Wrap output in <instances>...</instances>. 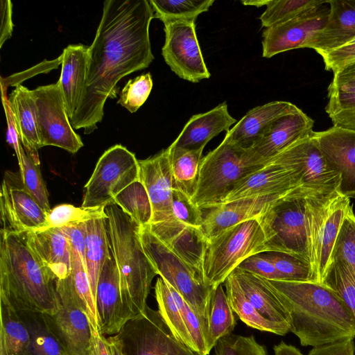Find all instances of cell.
I'll use <instances>...</instances> for the list:
<instances>
[{
	"instance_id": "obj_60",
	"label": "cell",
	"mask_w": 355,
	"mask_h": 355,
	"mask_svg": "<svg viewBox=\"0 0 355 355\" xmlns=\"http://www.w3.org/2000/svg\"><path fill=\"white\" fill-rule=\"evenodd\" d=\"M273 349L275 355H304L297 347L283 341L275 345Z\"/></svg>"
},
{
	"instance_id": "obj_7",
	"label": "cell",
	"mask_w": 355,
	"mask_h": 355,
	"mask_svg": "<svg viewBox=\"0 0 355 355\" xmlns=\"http://www.w3.org/2000/svg\"><path fill=\"white\" fill-rule=\"evenodd\" d=\"M139 236L157 274L182 296L208 331L209 307L214 289L206 284L200 271L173 252L150 232L148 225L140 227Z\"/></svg>"
},
{
	"instance_id": "obj_56",
	"label": "cell",
	"mask_w": 355,
	"mask_h": 355,
	"mask_svg": "<svg viewBox=\"0 0 355 355\" xmlns=\"http://www.w3.org/2000/svg\"><path fill=\"white\" fill-rule=\"evenodd\" d=\"M329 116L333 122V126L355 131V99L343 103Z\"/></svg>"
},
{
	"instance_id": "obj_4",
	"label": "cell",
	"mask_w": 355,
	"mask_h": 355,
	"mask_svg": "<svg viewBox=\"0 0 355 355\" xmlns=\"http://www.w3.org/2000/svg\"><path fill=\"white\" fill-rule=\"evenodd\" d=\"M105 211L110 248L129 321L146 313L152 281L157 274L142 247L140 226L114 202L105 206Z\"/></svg>"
},
{
	"instance_id": "obj_47",
	"label": "cell",
	"mask_w": 355,
	"mask_h": 355,
	"mask_svg": "<svg viewBox=\"0 0 355 355\" xmlns=\"http://www.w3.org/2000/svg\"><path fill=\"white\" fill-rule=\"evenodd\" d=\"M284 280L313 282V272L311 265L291 254L279 252H265Z\"/></svg>"
},
{
	"instance_id": "obj_25",
	"label": "cell",
	"mask_w": 355,
	"mask_h": 355,
	"mask_svg": "<svg viewBox=\"0 0 355 355\" xmlns=\"http://www.w3.org/2000/svg\"><path fill=\"white\" fill-rule=\"evenodd\" d=\"M236 122L223 102L209 111L192 116L170 146L186 150L204 149L211 139L221 132H227Z\"/></svg>"
},
{
	"instance_id": "obj_22",
	"label": "cell",
	"mask_w": 355,
	"mask_h": 355,
	"mask_svg": "<svg viewBox=\"0 0 355 355\" xmlns=\"http://www.w3.org/2000/svg\"><path fill=\"white\" fill-rule=\"evenodd\" d=\"M288 193L241 198L202 209L206 211L203 214L202 232L206 239H209L230 227L257 218Z\"/></svg>"
},
{
	"instance_id": "obj_24",
	"label": "cell",
	"mask_w": 355,
	"mask_h": 355,
	"mask_svg": "<svg viewBox=\"0 0 355 355\" xmlns=\"http://www.w3.org/2000/svg\"><path fill=\"white\" fill-rule=\"evenodd\" d=\"M300 110L294 104L282 101L255 107L230 129L225 139L243 149L249 150L276 120Z\"/></svg>"
},
{
	"instance_id": "obj_10",
	"label": "cell",
	"mask_w": 355,
	"mask_h": 355,
	"mask_svg": "<svg viewBox=\"0 0 355 355\" xmlns=\"http://www.w3.org/2000/svg\"><path fill=\"white\" fill-rule=\"evenodd\" d=\"M125 355H200L173 336L159 312L146 313L129 320L117 334Z\"/></svg>"
},
{
	"instance_id": "obj_40",
	"label": "cell",
	"mask_w": 355,
	"mask_h": 355,
	"mask_svg": "<svg viewBox=\"0 0 355 355\" xmlns=\"http://www.w3.org/2000/svg\"><path fill=\"white\" fill-rule=\"evenodd\" d=\"M113 202L140 227L150 224L153 216L151 203L144 186L139 180L121 191L114 198Z\"/></svg>"
},
{
	"instance_id": "obj_54",
	"label": "cell",
	"mask_w": 355,
	"mask_h": 355,
	"mask_svg": "<svg viewBox=\"0 0 355 355\" xmlns=\"http://www.w3.org/2000/svg\"><path fill=\"white\" fill-rule=\"evenodd\" d=\"M62 63V57L60 55L58 58L47 61L44 60L40 64L32 67L31 69L21 73L14 74L7 78H1V92H6L8 85L18 86L20 83L26 78L41 73H48L49 71L58 68Z\"/></svg>"
},
{
	"instance_id": "obj_6",
	"label": "cell",
	"mask_w": 355,
	"mask_h": 355,
	"mask_svg": "<svg viewBox=\"0 0 355 355\" xmlns=\"http://www.w3.org/2000/svg\"><path fill=\"white\" fill-rule=\"evenodd\" d=\"M265 164L254 162L248 150L224 138L200 162L191 200L201 209L221 205L246 176Z\"/></svg>"
},
{
	"instance_id": "obj_57",
	"label": "cell",
	"mask_w": 355,
	"mask_h": 355,
	"mask_svg": "<svg viewBox=\"0 0 355 355\" xmlns=\"http://www.w3.org/2000/svg\"><path fill=\"white\" fill-rule=\"evenodd\" d=\"M354 338L313 347L307 355H354Z\"/></svg>"
},
{
	"instance_id": "obj_20",
	"label": "cell",
	"mask_w": 355,
	"mask_h": 355,
	"mask_svg": "<svg viewBox=\"0 0 355 355\" xmlns=\"http://www.w3.org/2000/svg\"><path fill=\"white\" fill-rule=\"evenodd\" d=\"M314 121L301 110L276 120L249 152L257 163L266 164L294 143L311 137Z\"/></svg>"
},
{
	"instance_id": "obj_45",
	"label": "cell",
	"mask_w": 355,
	"mask_h": 355,
	"mask_svg": "<svg viewBox=\"0 0 355 355\" xmlns=\"http://www.w3.org/2000/svg\"><path fill=\"white\" fill-rule=\"evenodd\" d=\"M328 87L329 102L325 107L329 114L336 112L343 103L355 99V60L337 71Z\"/></svg>"
},
{
	"instance_id": "obj_34",
	"label": "cell",
	"mask_w": 355,
	"mask_h": 355,
	"mask_svg": "<svg viewBox=\"0 0 355 355\" xmlns=\"http://www.w3.org/2000/svg\"><path fill=\"white\" fill-rule=\"evenodd\" d=\"M158 311L175 338L192 351L193 345L185 322L183 304L184 299L161 277L155 286Z\"/></svg>"
},
{
	"instance_id": "obj_26",
	"label": "cell",
	"mask_w": 355,
	"mask_h": 355,
	"mask_svg": "<svg viewBox=\"0 0 355 355\" xmlns=\"http://www.w3.org/2000/svg\"><path fill=\"white\" fill-rule=\"evenodd\" d=\"M232 273L256 310L268 320L290 332L288 311L268 281L239 268Z\"/></svg>"
},
{
	"instance_id": "obj_49",
	"label": "cell",
	"mask_w": 355,
	"mask_h": 355,
	"mask_svg": "<svg viewBox=\"0 0 355 355\" xmlns=\"http://www.w3.org/2000/svg\"><path fill=\"white\" fill-rule=\"evenodd\" d=\"M152 88L153 80L150 73L130 79L122 89L117 103L134 113L146 102Z\"/></svg>"
},
{
	"instance_id": "obj_13",
	"label": "cell",
	"mask_w": 355,
	"mask_h": 355,
	"mask_svg": "<svg viewBox=\"0 0 355 355\" xmlns=\"http://www.w3.org/2000/svg\"><path fill=\"white\" fill-rule=\"evenodd\" d=\"M59 308L46 315L54 332L70 355H89L92 334L89 318L67 278L58 279Z\"/></svg>"
},
{
	"instance_id": "obj_29",
	"label": "cell",
	"mask_w": 355,
	"mask_h": 355,
	"mask_svg": "<svg viewBox=\"0 0 355 355\" xmlns=\"http://www.w3.org/2000/svg\"><path fill=\"white\" fill-rule=\"evenodd\" d=\"M62 69L58 83L69 121L73 118L85 86L89 60V47L69 44L60 55Z\"/></svg>"
},
{
	"instance_id": "obj_48",
	"label": "cell",
	"mask_w": 355,
	"mask_h": 355,
	"mask_svg": "<svg viewBox=\"0 0 355 355\" xmlns=\"http://www.w3.org/2000/svg\"><path fill=\"white\" fill-rule=\"evenodd\" d=\"M346 263L355 274V216L352 205L342 224L335 245L333 259Z\"/></svg>"
},
{
	"instance_id": "obj_46",
	"label": "cell",
	"mask_w": 355,
	"mask_h": 355,
	"mask_svg": "<svg viewBox=\"0 0 355 355\" xmlns=\"http://www.w3.org/2000/svg\"><path fill=\"white\" fill-rule=\"evenodd\" d=\"M21 156L19 172L24 187L38 205L48 213L51 209L49 193L40 172V165L33 161L23 146L21 148Z\"/></svg>"
},
{
	"instance_id": "obj_23",
	"label": "cell",
	"mask_w": 355,
	"mask_h": 355,
	"mask_svg": "<svg viewBox=\"0 0 355 355\" xmlns=\"http://www.w3.org/2000/svg\"><path fill=\"white\" fill-rule=\"evenodd\" d=\"M148 227L173 252L202 273L207 239L200 227L186 225L176 219L152 223Z\"/></svg>"
},
{
	"instance_id": "obj_55",
	"label": "cell",
	"mask_w": 355,
	"mask_h": 355,
	"mask_svg": "<svg viewBox=\"0 0 355 355\" xmlns=\"http://www.w3.org/2000/svg\"><path fill=\"white\" fill-rule=\"evenodd\" d=\"M5 93L6 92H1V100L7 121L6 141L15 150L19 166H20L21 165V148L22 146L20 144L21 141L15 123V119L9 106L8 98H7Z\"/></svg>"
},
{
	"instance_id": "obj_21",
	"label": "cell",
	"mask_w": 355,
	"mask_h": 355,
	"mask_svg": "<svg viewBox=\"0 0 355 355\" xmlns=\"http://www.w3.org/2000/svg\"><path fill=\"white\" fill-rule=\"evenodd\" d=\"M95 304L100 333L106 337L118 334L128 320L122 302L119 271L112 252L100 272Z\"/></svg>"
},
{
	"instance_id": "obj_19",
	"label": "cell",
	"mask_w": 355,
	"mask_h": 355,
	"mask_svg": "<svg viewBox=\"0 0 355 355\" xmlns=\"http://www.w3.org/2000/svg\"><path fill=\"white\" fill-rule=\"evenodd\" d=\"M313 138L326 160L341 175L339 192L355 198V131L333 126Z\"/></svg>"
},
{
	"instance_id": "obj_37",
	"label": "cell",
	"mask_w": 355,
	"mask_h": 355,
	"mask_svg": "<svg viewBox=\"0 0 355 355\" xmlns=\"http://www.w3.org/2000/svg\"><path fill=\"white\" fill-rule=\"evenodd\" d=\"M19 313L30 333L33 355H70L54 332L46 314Z\"/></svg>"
},
{
	"instance_id": "obj_36",
	"label": "cell",
	"mask_w": 355,
	"mask_h": 355,
	"mask_svg": "<svg viewBox=\"0 0 355 355\" xmlns=\"http://www.w3.org/2000/svg\"><path fill=\"white\" fill-rule=\"evenodd\" d=\"M173 178V189H177L191 198L198 178L203 149L186 150L168 147Z\"/></svg>"
},
{
	"instance_id": "obj_35",
	"label": "cell",
	"mask_w": 355,
	"mask_h": 355,
	"mask_svg": "<svg viewBox=\"0 0 355 355\" xmlns=\"http://www.w3.org/2000/svg\"><path fill=\"white\" fill-rule=\"evenodd\" d=\"M223 284L230 306L234 313L243 322L251 328L279 336H284L288 333L282 327L263 318L256 310L244 294L232 272Z\"/></svg>"
},
{
	"instance_id": "obj_59",
	"label": "cell",
	"mask_w": 355,
	"mask_h": 355,
	"mask_svg": "<svg viewBox=\"0 0 355 355\" xmlns=\"http://www.w3.org/2000/svg\"><path fill=\"white\" fill-rule=\"evenodd\" d=\"M89 355H112L107 337L100 332L92 334Z\"/></svg>"
},
{
	"instance_id": "obj_58",
	"label": "cell",
	"mask_w": 355,
	"mask_h": 355,
	"mask_svg": "<svg viewBox=\"0 0 355 355\" xmlns=\"http://www.w3.org/2000/svg\"><path fill=\"white\" fill-rule=\"evenodd\" d=\"M0 47L12 36L13 24L12 20V4L9 0H1Z\"/></svg>"
},
{
	"instance_id": "obj_9",
	"label": "cell",
	"mask_w": 355,
	"mask_h": 355,
	"mask_svg": "<svg viewBox=\"0 0 355 355\" xmlns=\"http://www.w3.org/2000/svg\"><path fill=\"white\" fill-rule=\"evenodd\" d=\"M137 180L139 164L135 155L122 145H114L98 159L85 186L81 207L107 206L121 191Z\"/></svg>"
},
{
	"instance_id": "obj_41",
	"label": "cell",
	"mask_w": 355,
	"mask_h": 355,
	"mask_svg": "<svg viewBox=\"0 0 355 355\" xmlns=\"http://www.w3.org/2000/svg\"><path fill=\"white\" fill-rule=\"evenodd\" d=\"M154 18L163 24L174 20L196 21L198 16L209 10L214 0H150Z\"/></svg>"
},
{
	"instance_id": "obj_43",
	"label": "cell",
	"mask_w": 355,
	"mask_h": 355,
	"mask_svg": "<svg viewBox=\"0 0 355 355\" xmlns=\"http://www.w3.org/2000/svg\"><path fill=\"white\" fill-rule=\"evenodd\" d=\"M105 208V206L78 207L69 204L57 205L47 213L46 224L43 229L60 228L94 219L107 218Z\"/></svg>"
},
{
	"instance_id": "obj_61",
	"label": "cell",
	"mask_w": 355,
	"mask_h": 355,
	"mask_svg": "<svg viewBox=\"0 0 355 355\" xmlns=\"http://www.w3.org/2000/svg\"><path fill=\"white\" fill-rule=\"evenodd\" d=\"M107 340L112 355H125L121 339L117 334L107 336Z\"/></svg>"
},
{
	"instance_id": "obj_30",
	"label": "cell",
	"mask_w": 355,
	"mask_h": 355,
	"mask_svg": "<svg viewBox=\"0 0 355 355\" xmlns=\"http://www.w3.org/2000/svg\"><path fill=\"white\" fill-rule=\"evenodd\" d=\"M8 103L21 144L33 161L40 165L41 146L37 121L35 98L33 90L19 85L11 92Z\"/></svg>"
},
{
	"instance_id": "obj_31",
	"label": "cell",
	"mask_w": 355,
	"mask_h": 355,
	"mask_svg": "<svg viewBox=\"0 0 355 355\" xmlns=\"http://www.w3.org/2000/svg\"><path fill=\"white\" fill-rule=\"evenodd\" d=\"M352 207L349 198L340 194L334 200L320 230L315 254L314 282L321 284L333 261L336 240Z\"/></svg>"
},
{
	"instance_id": "obj_32",
	"label": "cell",
	"mask_w": 355,
	"mask_h": 355,
	"mask_svg": "<svg viewBox=\"0 0 355 355\" xmlns=\"http://www.w3.org/2000/svg\"><path fill=\"white\" fill-rule=\"evenodd\" d=\"M0 355H33L28 329L19 311L0 297Z\"/></svg>"
},
{
	"instance_id": "obj_2",
	"label": "cell",
	"mask_w": 355,
	"mask_h": 355,
	"mask_svg": "<svg viewBox=\"0 0 355 355\" xmlns=\"http://www.w3.org/2000/svg\"><path fill=\"white\" fill-rule=\"evenodd\" d=\"M288 311L290 332L302 346L355 338V318L337 293L315 282L268 280Z\"/></svg>"
},
{
	"instance_id": "obj_52",
	"label": "cell",
	"mask_w": 355,
	"mask_h": 355,
	"mask_svg": "<svg viewBox=\"0 0 355 355\" xmlns=\"http://www.w3.org/2000/svg\"><path fill=\"white\" fill-rule=\"evenodd\" d=\"M237 268L268 280H284L283 277L264 252L248 257Z\"/></svg>"
},
{
	"instance_id": "obj_11",
	"label": "cell",
	"mask_w": 355,
	"mask_h": 355,
	"mask_svg": "<svg viewBox=\"0 0 355 355\" xmlns=\"http://www.w3.org/2000/svg\"><path fill=\"white\" fill-rule=\"evenodd\" d=\"M33 92L41 146L77 153L83 143L70 123L59 83L37 87Z\"/></svg>"
},
{
	"instance_id": "obj_18",
	"label": "cell",
	"mask_w": 355,
	"mask_h": 355,
	"mask_svg": "<svg viewBox=\"0 0 355 355\" xmlns=\"http://www.w3.org/2000/svg\"><path fill=\"white\" fill-rule=\"evenodd\" d=\"M301 186L304 185L298 167L270 161L244 178L223 203L245 198L286 193Z\"/></svg>"
},
{
	"instance_id": "obj_17",
	"label": "cell",
	"mask_w": 355,
	"mask_h": 355,
	"mask_svg": "<svg viewBox=\"0 0 355 355\" xmlns=\"http://www.w3.org/2000/svg\"><path fill=\"white\" fill-rule=\"evenodd\" d=\"M139 181L152 206L150 224L175 219L173 211V178L168 148L139 160Z\"/></svg>"
},
{
	"instance_id": "obj_12",
	"label": "cell",
	"mask_w": 355,
	"mask_h": 355,
	"mask_svg": "<svg viewBox=\"0 0 355 355\" xmlns=\"http://www.w3.org/2000/svg\"><path fill=\"white\" fill-rule=\"evenodd\" d=\"M165 41L162 54L165 62L180 78L198 83L211 74L199 45L195 21L174 20L164 23Z\"/></svg>"
},
{
	"instance_id": "obj_14",
	"label": "cell",
	"mask_w": 355,
	"mask_h": 355,
	"mask_svg": "<svg viewBox=\"0 0 355 355\" xmlns=\"http://www.w3.org/2000/svg\"><path fill=\"white\" fill-rule=\"evenodd\" d=\"M1 231L21 234L43 229L47 213L24 187L20 172L6 171L0 191Z\"/></svg>"
},
{
	"instance_id": "obj_16",
	"label": "cell",
	"mask_w": 355,
	"mask_h": 355,
	"mask_svg": "<svg viewBox=\"0 0 355 355\" xmlns=\"http://www.w3.org/2000/svg\"><path fill=\"white\" fill-rule=\"evenodd\" d=\"M270 161L298 167L306 188L327 193L339 191L340 173L326 160L313 135L297 141Z\"/></svg>"
},
{
	"instance_id": "obj_27",
	"label": "cell",
	"mask_w": 355,
	"mask_h": 355,
	"mask_svg": "<svg viewBox=\"0 0 355 355\" xmlns=\"http://www.w3.org/2000/svg\"><path fill=\"white\" fill-rule=\"evenodd\" d=\"M329 4V14L325 26L308 46L320 55L355 39V0H331Z\"/></svg>"
},
{
	"instance_id": "obj_39",
	"label": "cell",
	"mask_w": 355,
	"mask_h": 355,
	"mask_svg": "<svg viewBox=\"0 0 355 355\" xmlns=\"http://www.w3.org/2000/svg\"><path fill=\"white\" fill-rule=\"evenodd\" d=\"M66 278L89 318L92 334L100 332L95 300L87 274L85 262L79 254L72 250L71 271Z\"/></svg>"
},
{
	"instance_id": "obj_5",
	"label": "cell",
	"mask_w": 355,
	"mask_h": 355,
	"mask_svg": "<svg viewBox=\"0 0 355 355\" xmlns=\"http://www.w3.org/2000/svg\"><path fill=\"white\" fill-rule=\"evenodd\" d=\"M320 192L322 191L299 187L257 218L265 235L266 252L286 253L311 265L309 216L313 200Z\"/></svg>"
},
{
	"instance_id": "obj_33",
	"label": "cell",
	"mask_w": 355,
	"mask_h": 355,
	"mask_svg": "<svg viewBox=\"0 0 355 355\" xmlns=\"http://www.w3.org/2000/svg\"><path fill=\"white\" fill-rule=\"evenodd\" d=\"M107 218L94 219L85 223V260L94 300L100 272L112 252Z\"/></svg>"
},
{
	"instance_id": "obj_50",
	"label": "cell",
	"mask_w": 355,
	"mask_h": 355,
	"mask_svg": "<svg viewBox=\"0 0 355 355\" xmlns=\"http://www.w3.org/2000/svg\"><path fill=\"white\" fill-rule=\"evenodd\" d=\"M215 355H268L266 347L254 336L230 334L220 338L214 347Z\"/></svg>"
},
{
	"instance_id": "obj_51",
	"label": "cell",
	"mask_w": 355,
	"mask_h": 355,
	"mask_svg": "<svg viewBox=\"0 0 355 355\" xmlns=\"http://www.w3.org/2000/svg\"><path fill=\"white\" fill-rule=\"evenodd\" d=\"M173 211L176 220L190 226L201 227L203 213L191 198L179 189H173Z\"/></svg>"
},
{
	"instance_id": "obj_62",
	"label": "cell",
	"mask_w": 355,
	"mask_h": 355,
	"mask_svg": "<svg viewBox=\"0 0 355 355\" xmlns=\"http://www.w3.org/2000/svg\"><path fill=\"white\" fill-rule=\"evenodd\" d=\"M241 2L245 6H253L259 8L263 6H266V0H246L242 1Z\"/></svg>"
},
{
	"instance_id": "obj_44",
	"label": "cell",
	"mask_w": 355,
	"mask_h": 355,
	"mask_svg": "<svg viewBox=\"0 0 355 355\" xmlns=\"http://www.w3.org/2000/svg\"><path fill=\"white\" fill-rule=\"evenodd\" d=\"M321 284L337 293L355 318V274L352 270L334 259Z\"/></svg>"
},
{
	"instance_id": "obj_53",
	"label": "cell",
	"mask_w": 355,
	"mask_h": 355,
	"mask_svg": "<svg viewBox=\"0 0 355 355\" xmlns=\"http://www.w3.org/2000/svg\"><path fill=\"white\" fill-rule=\"evenodd\" d=\"M325 69L334 73L347 64L355 60V39L346 45L320 55Z\"/></svg>"
},
{
	"instance_id": "obj_8",
	"label": "cell",
	"mask_w": 355,
	"mask_h": 355,
	"mask_svg": "<svg viewBox=\"0 0 355 355\" xmlns=\"http://www.w3.org/2000/svg\"><path fill=\"white\" fill-rule=\"evenodd\" d=\"M266 239L257 218L230 227L207 239L202 273L215 289L248 257L266 252Z\"/></svg>"
},
{
	"instance_id": "obj_28",
	"label": "cell",
	"mask_w": 355,
	"mask_h": 355,
	"mask_svg": "<svg viewBox=\"0 0 355 355\" xmlns=\"http://www.w3.org/2000/svg\"><path fill=\"white\" fill-rule=\"evenodd\" d=\"M27 243L58 279L71 271V250L61 228H46L25 232Z\"/></svg>"
},
{
	"instance_id": "obj_38",
	"label": "cell",
	"mask_w": 355,
	"mask_h": 355,
	"mask_svg": "<svg viewBox=\"0 0 355 355\" xmlns=\"http://www.w3.org/2000/svg\"><path fill=\"white\" fill-rule=\"evenodd\" d=\"M234 311L229 302L223 284L214 291L209 314L208 348H214L218 340L232 334L236 326Z\"/></svg>"
},
{
	"instance_id": "obj_42",
	"label": "cell",
	"mask_w": 355,
	"mask_h": 355,
	"mask_svg": "<svg viewBox=\"0 0 355 355\" xmlns=\"http://www.w3.org/2000/svg\"><path fill=\"white\" fill-rule=\"evenodd\" d=\"M326 1L317 0H266V10L259 19L262 27L268 28L292 19L318 7Z\"/></svg>"
},
{
	"instance_id": "obj_3",
	"label": "cell",
	"mask_w": 355,
	"mask_h": 355,
	"mask_svg": "<svg viewBox=\"0 0 355 355\" xmlns=\"http://www.w3.org/2000/svg\"><path fill=\"white\" fill-rule=\"evenodd\" d=\"M58 279L28 246L25 233H0V297L18 311L54 314Z\"/></svg>"
},
{
	"instance_id": "obj_63",
	"label": "cell",
	"mask_w": 355,
	"mask_h": 355,
	"mask_svg": "<svg viewBox=\"0 0 355 355\" xmlns=\"http://www.w3.org/2000/svg\"><path fill=\"white\" fill-rule=\"evenodd\" d=\"M354 216H355V213H354Z\"/></svg>"
},
{
	"instance_id": "obj_15",
	"label": "cell",
	"mask_w": 355,
	"mask_h": 355,
	"mask_svg": "<svg viewBox=\"0 0 355 355\" xmlns=\"http://www.w3.org/2000/svg\"><path fill=\"white\" fill-rule=\"evenodd\" d=\"M329 14V1H326L292 19L265 28L262 33V56L270 58L287 51L308 48L325 26Z\"/></svg>"
},
{
	"instance_id": "obj_1",
	"label": "cell",
	"mask_w": 355,
	"mask_h": 355,
	"mask_svg": "<svg viewBox=\"0 0 355 355\" xmlns=\"http://www.w3.org/2000/svg\"><path fill=\"white\" fill-rule=\"evenodd\" d=\"M154 18L147 0H107L95 37L89 46L85 89L73 118V129L90 134L102 121L107 98H115L118 82L147 68L154 60L149 27Z\"/></svg>"
}]
</instances>
